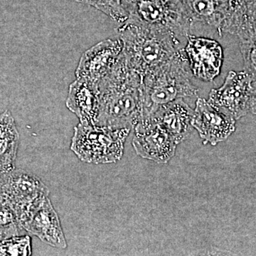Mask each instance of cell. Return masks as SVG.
<instances>
[{
	"label": "cell",
	"instance_id": "6da1fadb",
	"mask_svg": "<svg viewBox=\"0 0 256 256\" xmlns=\"http://www.w3.org/2000/svg\"><path fill=\"white\" fill-rule=\"evenodd\" d=\"M142 77L124 60L98 85L100 108L96 126L133 130L142 114Z\"/></svg>",
	"mask_w": 256,
	"mask_h": 256
},
{
	"label": "cell",
	"instance_id": "7a4b0ae2",
	"mask_svg": "<svg viewBox=\"0 0 256 256\" xmlns=\"http://www.w3.org/2000/svg\"><path fill=\"white\" fill-rule=\"evenodd\" d=\"M184 50L180 48L168 62L142 77V114L140 122H146L163 106L175 100L198 98V89Z\"/></svg>",
	"mask_w": 256,
	"mask_h": 256
},
{
	"label": "cell",
	"instance_id": "3957f363",
	"mask_svg": "<svg viewBox=\"0 0 256 256\" xmlns=\"http://www.w3.org/2000/svg\"><path fill=\"white\" fill-rule=\"evenodd\" d=\"M122 54L130 66L143 77L162 65L182 48L172 32L124 22L118 28Z\"/></svg>",
	"mask_w": 256,
	"mask_h": 256
},
{
	"label": "cell",
	"instance_id": "277c9868",
	"mask_svg": "<svg viewBox=\"0 0 256 256\" xmlns=\"http://www.w3.org/2000/svg\"><path fill=\"white\" fill-rule=\"evenodd\" d=\"M131 130L78 124L74 128L70 150L84 162L116 163L124 156V143Z\"/></svg>",
	"mask_w": 256,
	"mask_h": 256
},
{
	"label": "cell",
	"instance_id": "5b68a950",
	"mask_svg": "<svg viewBox=\"0 0 256 256\" xmlns=\"http://www.w3.org/2000/svg\"><path fill=\"white\" fill-rule=\"evenodd\" d=\"M124 22L188 36L194 24L181 0H122Z\"/></svg>",
	"mask_w": 256,
	"mask_h": 256
},
{
	"label": "cell",
	"instance_id": "8992f818",
	"mask_svg": "<svg viewBox=\"0 0 256 256\" xmlns=\"http://www.w3.org/2000/svg\"><path fill=\"white\" fill-rule=\"evenodd\" d=\"M20 223L22 229L50 246L60 249L68 246L60 217L48 196L32 204L20 216Z\"/></svg>",
	"mask_w": 256,
	"mask_h": 256
},
{
	"label": "cell",
	"instance_id": "52a82bcc",
	"mask_svg": "<svg viewBox=\"0 0 256 256\" xmlns=\"http://www.w3.org/2000/svg\"><path fill=\"white\" fill-rule=\"evenodd\" d=\"M48 195L46 184L32 173L14 169L0 174V198L14 208L18 220L32 204Z\"/></svg>",
	"mask_w": 256,
	"mask_h": 256
},
{
	"label": "cell",
	"instance_id": "ba28073f",
	"mask_svg": "<svg viewBox=\"0 0 256 256\" xmlns=\"http://www.w3.org/2000/svg\"><path fill=\"white\" fill-rule=\"evenodd\" d=\"M252 78L246 72H228L223 85L210 90V105L232 116L236 120L250 112V92Z\"/></svg>",
	"mask_w": 256,
	"mask_h": 256
},
{
	"label": "cell",
	"instance_id": "9c48e42d",
	"mask_svg": "<svg viewBox=\"0 0 256 256\" xmlns=\"http://www.w3.org/2000/svg\"><path fill=\"white\" fill-rule=\"evenodd\" d=\"M122 43L120 40H104L84 52L76 69V78L98 85L110 73L122 55Z\"/></svg>",
	"mask_w": 256,
	"mask_h": 256
},
{
	"label": "cell",
	"instance_id": "30bf717a",
	"mask_svg": "<svg viewBox=\"0 0 256 256\" xmlns=\"http://www.w3.org/2000/svg\"><path fill=\"white\" fill-rule=\"evenodd\" d=\"M132 146L144 159L159 164L168 163L174 156L176 144L164 128L154 122L138 124L134 127Z\"/></svg>",
	"mask_w": 256,
	"mask_h": 256
},
{
	"label": "cell",
	"instance_id": "8fae6325",
	"mask_svg": "<svg viewBox=\"0 0 256 256\" xmlns=\"http://www.w3.org/2000/svg\"><path fill=\"white\" fill-rule=\"evenodd\" d=\"M184 52L192 75L204 82H212L220 75L223 64V48L218 42L188 35Z\"/></svg>",
	"mask_w": 256,
	"mask_h": 256
},
{
	"label": "cell",
	"instance_id": "7c38bea8",
	"mask_svg": "<svg viewBox=\"0 0 256 256\" xmlns=\"http://www.w3.org/2000/svg\"><path fill=\"white\" fill-rule=\"evenodd\" d=\"M192 126L204 144L216 146L235 131L236 119L213 107L208 100L198 98L195 104Z\"/></svg>",
	"mask_w": 256,
	"mask_h": 256
},
{
	"label": "cell",
	"instance_id": "4fadbf2b",
	"mask_svg": "<svg viewBox=\"0 0 256 256\" xmlns=\"http://www.w3.org/2000/svg\"><path fill=\"white\" fill-rule=\"evenodd\" d=\"M66 106L78 117L80 124L96 126L100 108L98 86L82 79H76L69 86Z\"/></svg>",
	"mask_w": 256,
	"mask_h": 256
},
{
	"label": "cell",
	"instance_id": "5bb4252c",
	"mask_svg": "<svg viewBox=\"0 0 256 256\" xmlns=\"http://www.w3.org/2000/svg\"><path fill=\"white\" fill-rule=\"evenodd\" d=\"M194 110L188 101L180 99L163 106L151 120L146 122H154L164 128L174 138L176 144L182 142L191 134ZM142 124V122H140Z\"/></svg>",
	"mask_w": 256,
	"mask_h": 256
},
{
	"label": "cell",
	"instance_id": "9a60e30c",
	"mask_svg": "<svg viewBox=\"0 0 256 256\" xmlns=\"http://www.w3.org/2000/svg\"><path fill=\"white\" fill-rule=\"evenodd\" d=\"M192 22L204 23L217 28L222 36L220 28L228 12V0H181Z\"/></svg>",
	"mask_w": 256,
	"mask_h": 256
},
{
	"label": "cell",
	"instance_id": "2e32d148",
	"mask_svg": "<svg viewBox=\"0 0 256 256\" xmlns=\"http://www.w3.org/2000/svg\"><path fill=\"white\" fill-rule=\"evenodd\" d=\"M20 134L10 110L0 114V174L15 169Z\"/></svg>",
	"mask_w": 256,
	"mask_h": 256
},
{
	"label": "cell",
	"instance_id": "e0dca14e",
	"mask_svg": "<svg viewBox=\"0 0 256 256\" xmlns=\"http://www.w3.org/2000/svg\"><path fill=\"white\" fill-rule=\"evenodd\" d=\"M228 12L220 32L236 35L242 25L256 20V0H228Z\"/></svg>",
	"mask_w": 256,
	"mask_h": 256
},
{
	"label": "cell",
	"instance_id": "ac0fdd59",
	"mask_svg": "<svg viewBox=\"0 0 256 256\" xmlns=\"http://www.w3.org/2000/svg\"><path fill=\"white\" fill-rule=\"evenodd\" d=\"M236 36L239 38L240 50L244 60V72L252 80H256V20L242 25Z\"/></svg>",
	"mask_w": 256,
	"mask_h": 256
},
{
	"label": "cell",
	"instance_id": "d6986e66",
	"mask_svg": "<svg viewBox=\"0 0 256 256\" xmlns=\"http://www.w3.org/2000/svg\"><path fill=\"white\" fill-rule=\"evenodd\" d=\"M22 229L14 208L0 198V240L20 235Z\"/></svg>",
	"mask_w": 256,
	"mask_h": 256
},
{
	"label": "cell",
	"instance_id": "ffe728a7",
	"mask_svg": "<svg viewBox=\"0 0 256 256\" xmlns=\"http://www.w3.org/2000/svg\"><path fill=\"white\" fill-rule=\"evenodd\" d=\"M96 8L108 16L116 22L124 24L128 15L122 4V0H75Z\"/></svg>",
	"mask_w": 256,
	"mask_h": 256
},
{
	"label": "cell",
	"instance_id": "44dd1931",
	"mask_svg": "<svg viewBox=\"0 0 256 256\" xmlns=\"http://www.w3.org/2000/svg\"><path fill=\"white\" fill-rule=\"evenodd\" d=\"M32 239L28 236H14L0 240V256H32Z\"/></svg>",
	"mask_w": 256,
	"mask_h": 256
},
{
	"label": "cell",
	"instance_id": "7402d4cb",
	"mask_svg": "<svg viewBox=\"0 0 256 256\" xmlns=\"http://www.w3.org/2000/svg\"><path fill=\"white\" fill-rule=\"evenodd\" d=\"M250 112L256 114V80H252L250 92Z\"/></svg>",
	"mask_w": 256,
	"mask_h": 256
}]
</instances>
